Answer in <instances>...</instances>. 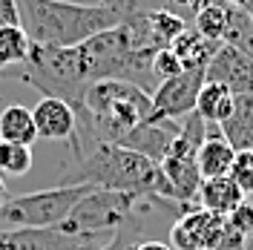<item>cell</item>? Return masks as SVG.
<instances>
[{
  "instance_id": "6da1fadb",
  "label": "cell",
  "mask_w": 253,
  "mask_h": 250,
  "mask_svg": "<svg viewBox=\"0 0 253 250\" xmlns=\"http://www.w3.org/2000/svg\"><path fill=\"white\" fill-rule=\"evenodd\" d=\"M153 95L135 83L98 81L86 89L84 110L78 112V156L89 144H118L138 124L150 118Z\"/></svg>"
},
{
  "instance_id": "7a4b0ae2",
  "label": "cell",
  "mask_w": 253,
  "mask_h": 250,
  "mask_svg": "<svg viewBox=\"0 0 253 250\" xmlns=\"http://www.w3.org/2000/svg\"><path fill=\"white\" fill-rule=\"evenodd\" d=\"M20 29L38 46L72 49L95 35L115 29L121 17L107 6L69 3V0H17Z\"/></svg>"
},
{
  "instance_id": "3957f363",
  "label": "cell",
  "mask_w": 253,
  "mask_h": 250,
  "mask_svg": "<svg viewBox=\"0 0 253 250\" xmlns=\"http://www.w3.org/2000/svg\"><path fill=\"white\" fill-rule=\"evenodd\" d=\"M75 170L63 184H89L95 190L156 196L161 193V170L156 161L118 144H89L75 156Z\"/></svg>"
},
{
  "instance_id": "277c9868",
  "label": "cell",
  "mask_w": 253,
  "mask_h": 250,
  "mask_svg": "<svg viewBox=\"0 0 253 250\" xmlns=\"http://www.w3.org/2000/svg\"><path fill=\"white\" fill-rule=\"evenodd\" d=\"M12 75L17 81H23L26 86L38 89L41 98H61V101H66L75 110V115L84 110L86 89L92 86L78 46L58 49V46L32 43L29 58L23 63H17V66H12Z\"/></svg>"
},
{
  "instance_id": "5b68a950",
  "label": "cell",
  "mask_w": 253,
  "mask_h": 250,
  "mask_svg": "<svg viewBox=\"0 0 253 250\" xmlns=\"http://www.w3.org/2000/svg\"><path fill=\"white\" fill-rule=\"evenodd\" d=\"M207 138V124L190 112L181 118V135L173 141L167 156L158 161L161 170V193L158 199L181 207H199V190H202V172H199V147Z\"/></svg>"
},
{
  "instance_id": "8992f818",
  "label": "cell",
  "mask_w": 253,
  "mask_h": 250,
  "mask_svg": "<svg viewBox=\"0 0 253 250\" xmlns=\"http://www.w3.org/2000/svg\"><path fill=\"white\" fill-rule=\"evenodd\" d=\"M89 184H58L49 190H35L26 196H12L0 207V224L6 230L12 227H29V230H46L61 227L72 207L92 193Z\"/></svg>"
},
{
  "instance_id": "52a82bcc",
  "label": "cell",
  "mask_w": 253,
  "mask_h": 250,
  "mask_svg": "<svg viewBox=\"0 0 253 250\" xmlns=\"http://www.w3.org/2000/svg\"><path fill=\"white\" fill-rule=\"evenodd\" d=\"M141 196L132 193H112V190H92L81 199L72 213L66 216L58 230L69 236H104L115 233L121 224L135 219V204Z\"/></svg>"
},
{
  "instance_id": "ba28073f",
  "label": "cell",
  "mask_w": 253,
  "mask_h": 250,
  "mask_svg": "<svg viewBox=\"0 0 253 250\" xmlns=\"http://www.w3.org/2000/svg\"><path fill=\"white\" fill-rule=\"evenodd\" d=\"M207 69H184L178 78L158 83L153 92V121H181L190 112H196V98L205 86Z\"/></svg>"
},
{
  "instance_id": "9c48e42d",
  "label": "cell",
  "mask_w": 253,
  "mask_h": 250,
  "mask_svg": "<svg viewBox=\"0 0 253 250\" xmlns=\"http://www.w3.org/2000/svg\"><path fill=\"white\" fill-rule=\"evenodd\" d=\"M224 219L193 207L181 213L170 227V248L173 250H221Z\"/></svg>"
},
{
  "instance_id": "30bf717a",
  "label": "cell",
  "mask_w": 253,
  "mask_h": 250,
  "mask_svg": "<svg viewBox=\"0 0 253 250\" xmlns=\"http://www.w3.org/2000/svg\"><path fill=\"white\" fill-rule=\"evenodd\" d=\"M101 236H69L58 227L46 230H29V227H12L0 230V250H101Z\"/></svg>"
},
{
  "instance_id": "8fae6325",
  "label": "cell",
  "mask_w": 253,
  "mask_h": 250,
  "mask_svg": "<svg viewBox=\"0 0 253 250\" xmlns=\"http://www.w3.org/2000/svg\"><path fill=\"white\" fill-rule=\"evenodd\" d=\"M205 81L227 86L233 95H253V61L230 43H221L207 66Z\"/></svg>"
},
{
  "instance_id": "7c38bea8",
  "label": "cell",
  "mask_w": 253,
  "mask_h": 250,
  "mask_svg": "<svg viewBox=\"0 0 253 250\" xmlns=\"http://www.w3.org/2000/svg\"><path fill=\"white\" fill-rule=\"evenodd\" d=\"M38 138L46 141H69L78 150V115L61 98H41L32 110Z\"/></svg>"
},
{
  "instance_id": "4fadbf2b",
  "label": "cell",
  "mask_w": 253,
  "mask_h": 250,
  "mask_svg": "<svg viewBox=\"0 0 253 250\" xmlns=\"http://www.w3.org/2000/svg\"><path fill=\"white\" fill-rule=\"evenodd\" d=\"M178 135H181V121H153V118H147L126 138L118 141V147H126V150H132V153L158 164L167 156V150L173 147V141Z\"/></svg>"
},
{
  "instance_id": "5bb4252c",
  "label": "cell",
  "mask_w": 253,
  "mask_h": 250,
  "mask_svg": "<svg viewBox=\"0 0 253 250\" xmlns=\"http://www.w3.org/2000/svg\"><path fill=\"white\" fill-rule=\"evenodd\" d=\"M242 202H248V196L233 184L230 175L202 181V190H199V207L207 210V213H216V216H221V219H227Z\"/></svg>"
},
{
  "instance_id": "9a60e30c",
  "label": "cell",
  "mask_w": 253,
  "mask_h": 250,
  "mask_svg": "<svg viewBox=\"0 0 253 250\" xmlns=\"http://www.w3.org/2000/svg\"><path fill=\"white\" fill-rule=\"evenodd\" d=\"M233 158H236V150L224 141L219 126H213V132H207L205 144L199 147V172H202V178L207 181V178H224V175H230Z\"/></svg>"
},
{
  "instance_id": "2e32d148",
  "label": "cell",
  "mask_w": 253,
  "mask_h": 250,
  "mask_svg": "<svg viewBox=\"0 0 253 250\" xmlns=\"http://www.w3.org/2000/svg\"><path fill=\"white\" fill-rule=\"evenodd\" d=\"M219 132L233 150H253V95H236L230 118L219 126Z\"/></svg>"
},
{
  "instance_id": "e0dca14e",
  "label": "cell",
  "mask_w": 253,
  "mask_h": 250,
  "mask_svg": "<svg viewBox=\"0 0 253 250\" xmlns=\"http://www.w3.org/2000/svg\"><path fill=\"white\" fill-rule=\"evenodd\" d=\"M221 43H216V41H207L205 35H199L196 29H184L178 38L173 41V55L181 61V66L184 69H207L210 66V61H213V55L219 52Z\"/></svg>"
},
{
  "instance_id": "ac0fdd59",
  "label": "cell",
  "mask_w": 253,
  "mask_h": 250,
  "mask_svg": "<svg viewBox=\"0 0 253 250\" xmlns=\"http://www.w3.org/2000/svg\"><path fill=\"white\" fill-rule=\"evenodd\" d=\"M233 98L236 95L230 92L227 86L213 83V81H205L202 92L196 98V115L210 126H221L230 118V112H233Z\"/></svg>"
},
{
  "instance_id": "d6986e66",
  "label": "cell",
  "mask_w": 253,
  "mask_h": 250,
  "mask_svg": "<svg viewBox=\"0 0 253 250\" xmlns=\"http://www.w3.org/2000/svg\"><path fill=\"white\" fill-rule=\"evenodd\" d=\"M0 141L6 144H20V147H32L38 141V129H35V118L32 110L20 107V104H9L0 110Z\"/></svg>"
},
{
  "instance_id": "ffe728a7",
  "label": "cell",
  "mask_w": 253,
  "mask_h": 250,
  "mask_svg": "<svg viewBox=\"0 0 253 250\" xmlns=\"http://www.w3.org/2000/svg\"><path fill=\"white\" fill-rule=\"evenodd\" d=\"M29 49L32 41L26 38V32L20 26H3L0 29V72L23 63L29 58Z\"/></svg>"
},
{
  "instance_id": "44dd1931",
  "label": "cell",
  "mask_w": 253,
  "mask_h": 250,
  "mask_svg": "<svg viewBox=\"0 0 253 250\" xmlns=\"http://www.w3.org/2000/svg\"><path fill=\"white\" fill-rule=\"evenodd\" d=\"M227 20H230V3H227V0H221V3H213V6H207L205 12H199V15H196L193 29L199 32V35H205L207 41L224 43Z\"/></svg>"
},
{
  "instance_id": "7402d4cb",
  "label": "cell",
  "mask_w": 253,
  "mask_h": 250,
  "mask_svg": "<svg viewBox=\"0 0 253 250\" xmlns=\"http://www.w3.org/2000/svg\"><path fill=\"white\" fill-rule=\"evenodd\" d=\"M147 20H150V29H153L161 49H170L175 38L187 29V23L178 15H173L170 9H153V12H147Z\"/></svg>"
},
{
  "instance_id": "603a6c76",
  "label": "cell",
  "mask_w": 253,
  "mask_h": 250,
  "mask_svg": "<svg viewBox=\"0 0 253 250\" xmlns=\"http://www.w3.org/2000/svg\"><path fill=\"white\" fill-rule=\"evenodd\" d=\"M32 147H20V144H6L0 141V175H12L20 178L32 170Z\"/></svg>"
},
{
  "instance_id": "cb8c5ba5",
  "label": "cell",
  "mask_w": 253,
  "mask_h": 250,
  "mask_svg": "<svg viewBox=\"0 0 253 250\" xmlns=\"http://www.w3.org/2000/svg\"><path fill=\"white\" fill-rule=\"evenodd\" d=\"M230 178L248 199H253V150H239L230 167Z\"/></svg>"
},
{
  "instance_id": "d4e9b609",
  "label": "cell",
  "mask_w": 253,
  "mask_h": 250,
  "mask_svg": "<svg viewBox=\"0 0 253 250\" xmlns=\"http://www.w3.org/2000/svg\"><path fill=\"white\" fill-rule=\"evenodd\" d=\"M138 239H141V219L135 216V219H129L126 224H121L101 250H135L141 245Z\"/></svg>"
},
{
  "instance_id": "484cf974",
  "label": "cell",
  "mask_w": 253,
  "mask_h": 250,
  "mask_svg": "<svg viewBox=\"0 0 253 250\" xmlns=\"http://www.w3.org/2000/svg\"><path fill=\"white\" fill-rule=\"evenodd\" d=\"M181 72H184V66H181V61L173 55V49H158L156 58H153V78H156V83L178 78Z\"/></svg>"
},
{
  "instance_id": "4316f807",
  "label": "cell",
  "mask_w": 253,
  "mask_h": 250,
  "mask_svg": "<svg viewBox=\"0 0 253 250\" xmlns=\"http://www.w3.org/2000/svg\"><path fill=\"white\" fill-rule=\"evenodd\" d=\"M213 3H221V0H170L167 9L187 23V20H196V15L205 12L207 6H213Z\"/></svg>"
},
{
  "instance_id": "83f0119b",
  "label": "cell",
  "mask_w": 253,
  "mask_h": 250,
  "mask_svg": "<svg viewBox=\"0 0 253 250\" xmlns=\"http://www.w3.org/2000/svg\"><path fill=\"white\" fill-rule=\"evenodd\" d=\"M98 3L107 6L110 12H115L121 20H126V17H132V15L141 12V0H98Z\"/></svg>"
},
{
  "instance_id": "f1b7e54d",
  "label": "cell",
  "mask_w": 253,
  "mask_h": 250,
  "mask_svg": "<svg viewBox=\"0 0 253 250\" xmlns=\"http://www.w3.org/2000/svg\"><path fill=\"white\" fill-rule=\"evenodd\" d=\"M3 26H20L17 0H0V29Z\"/></svg>"
},
{
  "instance_id": "f546056e",
  "label": "cell",
  "mask_w": 253,
  "mask_h": 250,
  "mask_svg": "<svg viewBox=\"0 0 253 250\" xmlns=\"http://www.w3.org/2000/svg\"><path fill=\"white\" fill-rule=\"evenodd\" d=\"M135 250H173V248L164 245V242H156V239H147V242H141Z\"/></svg>"
},
{
  "instance_id": "4dcf8cb0",
  "label": "cell",
  "mask_w": 253,
  "mask_h": 250,
  "mask_svg": "<svg viewBox=\"0 0 253 250\" xmlns=\"http://www.w3.org/2000/svg\"><path fill=\"white\" fill-rule=\"evenodd\" d=\"M6 199H9V196H6V184H3V178H0V207H3Z\"/></svg>"
},
{
  "instance_id": "1f68e13d",
  "label": "cell",
  "mask_w": 253,
  "mask_h": 250,
  "mask_svg": "<svg viewBox=\"0 0 253 250\" xmlns=\"http://www.w3.org/2000/svg\"><path fill=\"white\" fill-rule=\"evenodd\" d=\"M242 250H253V236L248 239V242H245V248H242Z\"/></svg>"
},
{
  "instance_id": "d6a6232c",
  "label": "cell",
  "mask_w": 253,
  "mask_h": 250,
  "mask_svg": "<svg viewBox=\"0 0 253 250\" xmlns=\"http://www.w3.org/2000/svg\"><path fill=\"white\" fill-rule=\"evenodd\" d=\"M251 202H253V199H251Z\"/></svg>"
}]
</instances>
